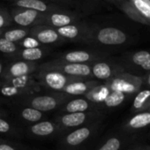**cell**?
<instances>
[{
    "mask_svg": "<svg viewBox=\"0 0 150 150\" xmlns=\"http://www.w3.org/2000/svg\"><path fill=\"white\" fill-rule=\"evenodd\" d=\"M71 96L64 95L60 92H56L50 95H28L22 96L20 101L23 106H29L42 112H49L59 109Z\"/></svg>",
    "mask_w": 150,
    "mask_h": 150,
    "instance_id": "cell-2",
    "label": "cell"
},
{
    "mask_svg": "<svg viewBox=\"0 0 150 150\" xmlns=\"http://www.w3.org/2000/svg\"><path fill=\"white\" fill-rule=\"evenodd\" d=\"M22 107L23 108H21L19 110V117L26 123H28L30 125L39 122L42 119H45L44 112L29 106L22 105Z\"/></svg>",
    "mask_w": 150,
    "mask_h": 150,
    "instance_id": "cell-26",
    "label": "cell"
},
{
    "mask_svg": "<svg viewBox=\"0 0 150 150\" xmlns=\"http://www.w3.org/2000/svg\"><path fill=\"white\" fill-rule=\"evenodd\" d=\"M81 17L80 14L66 12L64 10L50 12L45 13L42 25H47L55 28H61L78 22L81 20Z\"/></svg>",
    "mask_w": 150,
    "mask_h": 150,
    "instance_id": "cell-14",
    "label": "cell"
},
{
    "mask_svg": "<svg viewBox=\"0 0 150 150\" xmlns=\"http://www.w3.org/2000/svg\"><path fill=\"white\" fill-rule=\"evenodd\" d=\"M130 62L140 71H150V52L147 50H139L132 53L129 57Z\"/></svg>",
    "mask_w": 150,
    "mask_h": 150,
    "instance_id": "cell-25",
    "label": "cell"
},
{
    "mask_svg": "<svg viewBox=\"0 0 150 150\" xmlns=\"http://www.w3.org/2000/svg\"><path fill=\"white\" fill-rule=\"evenodd\" d=\"M110 91L111 90L110 89V88L104 82V83H100V84L96 85V87L91 88L83 96L86 97L90 102H92L97 105H100L103 103V101L108 96V95L110 94Z\"/></svg>",
    "mask_w": 150,
    "mask_h": 150,
    "instance_id": "cell-24",
    "label": "cell"
},
{
    "mask_svg": "<svg viewBox=\"0 0 150 150\" xmlns=\"http://www.w3.org/2000/svg\"><path fill=\"white\" fill-rule=\"evenodd\" d=\"M125 150H150V144L148 142L136 141L135 143L129 146Z\"/></svg>",
    "mask_w": 150,
    "mask_h": 150,
    "instance_id": "cell-36",
    "label": "cell"
},
{
    "mask_svg": "<svg viewBox=\"0 0 150 150\" xmlns=\"http://www.w3.org/2000/svg\"><path fill=\"white\" fill-rule=\"evenodd\" d=\"M142 80H143V84H146L148 88H150V71L146 72V75L142 76Z\"/></svg>",
    "mask_w": 150,
    "mask_h": 150,
    "instance_id": "cell-37",
    "label": "cell"
},
{
    "mask_svg": "<svg viewBox=\"0 0 150 150\" xmlns=\"http://www.w3.org/2000/svg\"><path fill=\"white\" fill-rule=\"evenodd\" d=\"M110 1H112V2H116L117 4H118V3H120V2L124 1V0H110Z\"/></svg>",
    "mask_w": 150,
    "mask_h": 150,
    "instance_id": "cell-39",
    "label": "cell"
},
{
    "mask_svg": "<svg viewBox=\"0 0 150 150\" xmlns=\"http://www.w3.org/2000/svg\"><path fill=\"white\" fill-rule=\"evenodd\" d=\"M117 7L131 20L150 27V0H124Z\"/></svg>",
    "mask_w": 150,
    "mask_h": 150,
    "instance_id": "cell-6",
    "label": "cell"
},
{
    "mask_svg": "<svg viewBox=\"0 0 150 150\" xmlns=\"http://www.w3.org/2000/svg\"><path fill=\"white\" fill-rule=\"evenodd\" d=\"M27 134L34 139H45L59 137L62 130L55 120L42 119L39 122L30 124L26 129Z\"/></svg>",
    "mask_w": 150,
    "mask_h": 150,
    "instance_id": "cell-8",
    "label": "cell"
},
{
    "mask_svg": "<svg viewBox=\"0 0 150 150\" xmlns=\"http://www.w3.org/2000/svg\"><path fill=\"white\" fill-rule=\"evenodd\" d=\"M39 68L57 71L64 74L71 75V76L94 80L92 71H91V64L70 63L57 58L55 60L39 65Z\"/></svg>",
    "mask_w": 150,
    "mask_h": 150,
    "instance_id": "cell-4",
    "label": "cell"
},
{
    "mask_svg": "<svg viewBox=\"0 0 150 150\" xmlns=\"http://www.w3.org/2000/svg\"><path fill=\"white\" fill-rule=\"evenodd\" d=\"M29 33H30V28H28L21 27V28H15L4 31L2 36L11 42L17 43L18 42H20L26 36L29 35Z\"/></svg>",
    "mask_w": 150,
    "mask_h": 150,
    "instance_id": "cell-29",
    "label": "cell"
},
{
    "mask_svg": "<svg viewBox=\"0 0 150 150\" xmlns=\"http://www.w3.org/2000/svg\"><path fill=\"white\" fill-rule=\"evenodd\" d=\"M17 59L27 60V61H37L43 57L45 55V50L40 47L29 48V49H20L15 54H13Z\"/></svg>",
    "mask_w": 150,
    "mask_h": 150,
    "instance_id": "cell-27",
    "label": "cell"
},
{
    "mask_svg": "<svg viewBox=\"0 0 150 150\" xmlns=\"http://www.w3.org/2000/svg\"><path fill=\"white\" fill-rule=\"evenodd\" d=\"M98 84H100V82L95 80H87V79L78 80V81H74L68 83L61 90L60 93L66 95L68 96H71V97L81 96H83L91 88H93Z\"/></svg>",
    "mask_w": 150,
    "mask_h": 150,
    "instance_id": "cell-20",
    "label": "cell"
},
{
    "mask_svg": "<svg viewBox=\"0 0 150 150\" xmlns=\"http://www.w3.org/2000/svg\"><path fill=\"white\" fill-rule=\"evenodd\" d=\"M0 150H28L20 144L0 139Z\"/></svg>",
    "mask_w": 150,
    "mask_h": 150,
    "instance_id": "cell-34",
    "label": "cell"
},
{
    "mask_svg": "<svg viewBox=\"0 0 150 150\" xmlns=\"http://www.w3.org/2000/svg\"><path fill=\"white\" fill-rule=\"evenodd\" d=\"M150 108V88L139 90L136 93V96L133 99L131 112L132 114L145 110Z\"/></svg>",
    "mask_w": 150,
    "mask_h": 150,
    "instance_id": "cell-23",
    "label": "cell"
},
{
    "mask_svg": "<svg viewBox=\"0 0 150 150\" xmlns=\"http://www.w3.org/2000/svg\"><path fill=\"white\" fill-rule=\"evenodd\" d=\"M17 44L20 46V48H25V49H29V48H36L41 45V43L34 37L28 35L20 42H17Z\"/></svg>",
    "mask_w": 150,
    "mask_h": 150,
    "instance_id": "cell-33",
    "label": "cell"
},
{
    "mask_svg": "<svg viewBox=\"0 0 150 150\" xmlns=\"http://www.w3.org/2000/svg\"><path fill=\"white\" fill-rule=\"evenodd\" d=\"M104 115L100 110L61 113L54 120L59 125L62 132L77 128L89 123L103 119Z\"/></svg>",
    "mask_w": 150,
    "mask_h": 150,
    "instance_id": "cell-3",
    "label": "cell"
},
{
    "mask_svg": "<svg viewBox=\"0 0 150 150\" xmlns=\"http://www.w3.org/2000/svg\"><path fill=\"white\" fill-rule=\"evenodd\" d=\"M4 80H5V83L14 86L21 89H23L27 91L29 95H33L34 93L38 91L40 88L39 83L35 81L32 74L22 75V76H18V77L6 78Z\"/></svg>",
    "mask_w": 150,
    "mask_h": 150,
    "instance_id": "cell-21",
    "label": "cell"
},
{
    "mask_svg": "<svg viewBox=\"0 0 150 150\" xmlns=\"http://www.w3.org/2000/svg\"><path fill=\"white\" fill-rule=\"evenodd\" d=\"M29 35L35 38L41 44H53L64 40L55 28L47 25H35L30 28Z\"/></svg>",
    "mask_w": 150,
    "mask_h": 150,
    "instance_id": "cell-16",
    "label": "cell"
},
{
    "mask_svg": "<svg viewBox=\"0 0 150 150\" xmlns=\"http://www.w3.org/2000/svg\"><path fill=\"white\" fill-rule=\"evenodd\" d=\"M3 69H4V65H3L2 62H0V75L3 73Z\"/></svg>",
    "mask_w": 150,
    "mask_h": 150,
    "instance_id": "cell-38",
    "label": "cell"
},
{
    "mask_svg": "<svg viewBox=\"0 0 150 150\" xmlns=\"http://www.w3.org/2000/svg\"><path fill=\"white\" fill-rule=\"evenodd\" d=\"M128 35L119 28L107 27L98 29L94 32L93 41H96L100 44L107 46L122 45L126 42Z\"/></svg>",
    "mask_w": 150,
    "mask_h": 150,
    "instance_id": "cell-11",
    "label": "cell"
},
{
    "mask_svg": "<svg viewBox=\"0 0 150 150\" xmlns=\"http://www.w3.org/2000/svg\"><path fill=\"white\" fill-rule=\"evenodd\" d=\"M39 65L35 61H27V60H20L11 64L3 74V78H12L18 77L22 75L32 74L38 71Z\"/></svg>",
    "mask_w": 150,
    "mask_h": 150,
    "instance_id": "cell-19",
    "label": "cell"
},
{
    "mask_svg": "<svg viewBox=\"0 0 150 150\" xmlns=\"http://www.w3.org/2000/svg\"><path fill=\"white\" fill-rule=\"evenodd\" d=\"M12 22L11 14L6 10L0 9V29H5L6 27L10 26Z\"/></svg>",
    "mask_w": 150,
    "mask_h": 150,
    "instance_id": "cell-35",
    "label": "cell"
},
{
    "mask_svg": "<svg viewBox=\"0 0 150 150\" xmlns=\"http://www.w3.org/2000/svg\"><path fill=\"white\" fill-rule=\"evenodd\" d=\"M150 126V108L134 113L121 125V130L131 134H138L145 128Z\"/></svg>",
    "mask_w": 150,
    "mask_h": 150,
    "instance_id": "cell-15",
    "label": "cell"
},
{
    "mask_svg": "<svg viewBox=\"0 0 150 150\" xmlns=\"http://www.w3.org/2000/svg\"><path fill=\"white\" fill-rule=\"evenodd\" d=\"M104 55L88 50H71L63 53L59 56L58 59L70 62V63H80V64H92L98 60H103Z\"/></svg>",
    "mask_w": 150,
    "mask_h": 150,
    "instance_id": "cell-17",
    "label": "cell"
},
{
    "mask_svg": "<svg viewBox=\"0 0 150 150\" xmlns=\"http://www.w3.org/2000/svg\"><path fill=\"white\" fill-rule=\"evenodd\" d=\"M0 133L10 136H17L19 130L4 117L0 116Z\"/></svg>",
    "mask_w": 150,
    "mask_h": 150,
    "instance_id": "cell-32",
    "label": "cell"
},
{
    "mask_svg": "<svg viewBox=\"0 0 150 150\" xmlns=\"http://www.w3.org/2000/svg\"><path fill=\"white\" fill-rule=\"evenodd\" d=\"M102 121L103 119L97 120L62 132L59 136V148L61 150L80 149L98 132Z\"/></svg>",
    "mask_w": 150,
    "mask_h": 150,
    "instance_id": "cell-1",
    "label": "cell"
},
{
    "mask_svg": "<svg viewBox=\"0 0 150 150\" xmlns=\"http://www.w3.org/2000/svg\"><path fill=\"white\" fill-rule=\"evenodd\" d=\"M0 94L6 97H22L29 95L27 91L5 82L2 83V86L0 88Z\"/></svg>",
    "mask_w": 150,
    "mask_h": 150,
    "instance_id": "cell-30",
    "label": "cell"
},
{
    "mask_svg": "<svg viewBox=\"0 0 150 150\" xmlns=\"http://www.w3.org/2000/svg\"><path fill=\"white\" fill-rule=\"evenodd\" d=\"M13 4L18 8L31 9L43 13L63 10L57 6L48 4L42 0H13Z\"/></svg>",
    "mask_w": 150,
    "mask_h": 150,
    "instance_id": "cell-22",
    "label": "cell"
},
{
    "mask_svg": "<svg viewBox=\"0 0 150 150\" xmlns=\"http://www.w3.org/2000/svg\"><path fill=\"white\" fill-rule=\"evenodd\" d=\"M91 71L94 79L107 81L117 74L125 71V68L114 63L98 60L91 64Z\"/></svg>",
    "mask_w": 150,
    "mask_h": 150,
    "instance_id": "cell-13",
    "label": "cell"
},
{
    "mask_svg": "<svg viewBox=\"0 0 150 150\" xmlns=\"http://www.w3.org/2000/svg\"><path fill=\"white\" fill-rule=\"evenodd\" d=\"M146 139L148 140V143L150 144V132H148V134L146 135Z\"/></svg>",
    "mask_w": 150,
    "mask_h": 150,
    "instance_id": "cell-40",
    "label": "cell"
},
{
    "mask_svg": "<svg viewBox=\"0 0 150 150\" xmlns=\"http://www.w3.org/2000/svg\"><path fill=\"white\" fill-rule=\"evenodd\" d=\"M56 30L64 40L84 42H90L93 41V29H91L87 25L80 24L79 22L66 25L61 28H57Z\"/></svg>",
    "mask_w": 150,
    "mask_h": 150,
    "instance_id": "cell-9",
    "label": "cell"
},
{
    "mask_svg": "<svg viewBox=\"0 0 150 150\" xmlns=\"http://www.w3.org/2000/svg\"><path fill=\"white\" fill-rule=\"evenodd\" d=\"M44 15L45 13H43L25 8H17L11 12L13 22L23 28H31L35 25H42Z\"/></svg>",
    "mask_w": 150,
    "mask_h": 150,
    "instance_id": "cell-12",
    "label": "cell"
},
{
    "mask_svg": "<svg viewBox=\"0 0 150 150\" xmlns=\"http://www.w3.org/2000/svg\"><path fill=\"white\" fill-rule=\"evenodd\" d=\"M129 96H130L119 91H110L102 104L109 109L116 108L121 105L124 102H125Z\"/></svg>",
    "mask_w": 150,
    "mask_h": 150,
    "instance_id": "cell-28",
    "label": "cell"
},
{
    "mask_svg": "<svg viewBox=\"0 0 150 150\" xmlns=\"http://www.w3.org/2000/svg\"><path fill=\"white\" fill-rule=\"evenodd\" d=\"M105 83L111 91H119L128 96H132L141 89L143 80L140 76L125 71L105 81Z\"/></svg>",
    "mask_w": 150,
    "mask_h": 150,
    "instance_id": "cell-5",
    "label": "cell"
},
{
    "mask_svg": "<svg viewBox=\"0 0 150 150\" xmlns=\"http://www.w3.org/2000/svg\"><path fill=\"white\" fill-rule=\"evenodd\" d=\"M97 104L90 102L86 97H75L68 99L60 108V113L71 112H83L99 110Z\"/></svg>",
    "mask_w": 150,
    "mask_h": 150,
    "instance_id": "cell-18",
    "label": "cell"
},
{
    "mask_svg": "<svg viewBox=\"0 0 150 150\" xmlns=\"http://www.w3.org/2000/svg\"><path fill=\"white\" fill-rule=\"evenodd\" d=\"M2 83H3V82H2L1 81H0V88H1V86H2Z\"/></svg>",
    "mask_w": 150,
    "mask_h": 150,
    "instance_id": "cell-43",
    "label": "cell"
},
{
    "mask_svg": "<svg viewBox=\"0 0 150 150\" xmlns=\"http://www.w3.org/2000/svg\"><path fill=\"white\" fill-rule=\"evenodd\" d=\"M3 33H4V29H0V37H1V36H2Z\"/></svg>",
    "mask_w": 150,
    "mask_h": 150,
    "instance_id": "cell-42",
    "label": "cell"
},
{
    "mask_svg": "<svg viewBox=\"0 0 150 150\" xmlns=\"http://www.w3.org/2000/svg\"><path fill=\"white\" fill-rule=\"evenodd\" d=\"M20 49V46L16 42H11L3 36L0 37V52L8 55H13Z\"/></svg>",
    "mask_w": 150,
    "mask_h": 150,
    "instance_id": "cell-31",
    "label": "cell"
},
{
    "mask_svg": "<svg viewBox=\"0 0 150 150\" xmlns=\"http://www.w3.org/2000/svg\"><path fill=\"white\" fill-rule=\"evenodd\" d=\"M138 141V134H131L121 130L110 135L96 150H125Z\"/></svg>",
    "mask_w": 150,
    "mask_h": 150,
    "instance_id": "cell-10",
    "label": "cell"
},
{
    "mask_svg": "<svg viewBox=\"0 0 150 150\" xmlns=\"http://www.w3.org/2000/svg\"><path fill=\"white\" fill-rule=\"evenodd\" d=\"M37 71L38 72L36 78L39 81V84L55 92H61V90L71 81L85 79L81 77L71 76V75H67L57 71L48 70L43 68H39Z\"/></svg>",
    "mask_w": 150,
    "mask_h": 150,
    "instance_id": "cell-7",
    "label": "cell"
},
{
    "mask_svg": "<svg viewBox=\"0 0 150 150\" xmlns=\"http://www.w3.org/2000/svg\"><path fill=\"white\" fill-rule=\"evenodd\" d=\"M4 115H5V113H4V111H3L2 110H0V116H2V117H3Z\"/></svg>",
    "mask_w": 150,
    "mask_h": 150,
    "instance_id": "cell-41",
    "label": "cell"
}]
</instances>
